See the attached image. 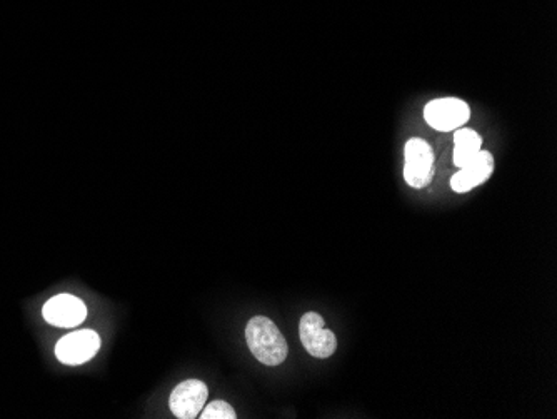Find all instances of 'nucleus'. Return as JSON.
I'll list each match as a JSON object with an SVG mask.
<instances>
[{
	"label": "nucleus",
	"instance_id": "2",
	"mask_svg": "<svg viewBox=\"0 0 557 419\" xmlns=\"http://www.w3.org/2000/svg\"><path fill=\"white\" fill-rule=\"evenodd\" d=\"M434 177V151L421 137H412L404 147V179L414 189L431 184Z\"/></svg>",
	"mask_w": 557,
	"mask_h": 419
},
{
	"label": "nucleus",
	"instance_id": "4",
	"mask_svg": "<svg viewBox=\"0 0 557 419\" xmlns=\"http://www.w3.org/2000/svg\"><path fill=\"white\" fill-rule=\"evenodd\" d=\"M299 334H301L302 346L314 358H331L332 354L336 353V336L332 331L324 328L321 314L314 311L304 314L299 324Z\"/></svg>",
	"mask_w": 557,
	"mask_h": 419
},
{
	"label": "nucleus",
	"instance_id": "9",
	"mask_svg": "<svg viewBox=\"0 0 557 419\" xmlns=\"http://www.w3.org/2000/svg\"><path fill=\"white\" fill-rule=\"evenodd\" d=\"M482 151V137L474 129H456L454 132V152H452V162L454 166H466L474 157Z\"/></svg>",
	"mask_w": 557,
	"mask_h": 419
},
{
	"label": "nucleus",
	"instance_id": "3",
	"mask_svg": "<svg viewBox=\"0 0 557 419\" xmlns=\"http://www.w3.org/2000/svg\"><path fill=\"white\" fill-rule=\"evenodd\" d=\"M424 119L436 131H456L471 119V107L457 97H441L424 107Z\"/></svg>",
	"mask_w": 557,
	"mask_h": 419
},
{
	"label": "nucleus",
	"instance_id": "10",
	"mask_svg": "<svg viewBox=\"0 0 557 419\" xmlns=\"http://www.w3.org/2000/svg\"><path fill=\"white\" fill-rule=\"evenodd\" d=\"M237 414L231 404L226 401H214L202 408L201 419H236Z\"/></svg>",
	"mask_w": 557,
	"mask_h": 419
},
{
	"label": "nucleus",
	"instance_id": "1",
	"mask_svg": "<svg viewBox=\"0 0 557 419\" xmlns=\"http://www.w3.org/2000/svg\"><path fill=\"white\" fill-rule=\"evenodd\" d=\"M247 346L251 353L266 366H279L289 353L287 341L276 324L266 316H256L247 323Z\"/></svg>",
	"mask_w": 557,
	"mask_h": 419
},
{
	"label": "nucleus",
	"instance_id": "7",
	"mask_svg": "<svg viewBox=\"0 0 557 419\" xmlns=\"http://www.w3.org/2000/svg\"><path fill=\"white\" fill-rule=\"evenodd\" d=\"M47 323L57 328H74L81 324L87 316L86 304L72 294H61L49 299L42 309Z\"/></svg>",
	"mask_w": 557,
	"mask_h": 419
},
{
	"label": "nucleus",
	"instance_id": "6",
	"mask_svg": "<svg viewBox=\"0 0 557 419\" xmlns=\"http://www.w3.org/2000/svg\"><path fill=\"white\" fill-rule=\"evenodd\" d=\"M209 389L201 379H187L174 388L171 394V411L179 419H194L206 404Z\"/></svg>",
	"mask_w": 557,
	"mask_h": 419
},
{
	"label": "nucleus",
	"instance_id": "5",
	"mask_svg": "<svg viewBox=\"0 0 557 419\" xmlns=\"http://www.w3.org/2000/svg\"><path fill=\"white\" fill-rule=\"evenodd\" d=\"M101 348V338L96 331L82 329L77 333L69 334L56 344V356L61 363L84 364L94 358Z\"/></svg>",
	"mask_w": 557,
	"mask_h": 419
},
{
	"label": "nucleus",
	"instance_id": "8",
	"mask_svg": "<svg viewBox=\"0 0 557 419\" xmlns=\"http://www.w3.org/2000/svg\"><path fill=\"white\" fill-rule=\"evenodd\" d=\"M494 166L496 164H494L491 152L482 149L471 162H467L466 166L461 167L459 172L452 176V189L459 194L472 191L474 187L481 186L492 176Z\"/></svg>",
	"mask_w": 557,
	"mask_h": 419
}]
</instances>
